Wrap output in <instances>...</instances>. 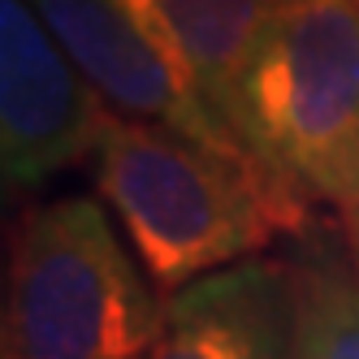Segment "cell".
Returning <instances> with one entry per match:
<instances>
[{"label": "cell", "instance_id": "5b68a950", "mask_svg": "<svg viewBox=\"0 0 359 359\" xmlns=\"http://www.w3.org/2000/svg\"><path fill=\"white\" fill-rule=\"evenodd\" d=\"M31 9L117 117L169 126L208 147L251 156L247 143L208 109L195 83L117 0H31Z\"/></svg>", "mask_w": 359, "mask_h": 359}, {"label": "cell", "instance_id": "6da1fadb", "mask_svg": "<svg viewBox=\"0 0 359 359\" xmlns=\"http://www.w3.org/2000/svg\"><path fill=\"white\" fill-rule=\"evenodd\" d=\"M91 165L100 199L165 299L307 234L316 208L260 161L130 117H113Z\"/></svg>", "mask_w": 359, "mask_h": 359}, {"label": "cell", "instance_id": "277c9868", "mask_svg": "<svg viewBox=\"0 0 359 359\" xmlns=\"http://www.w3.org/2000/svg\"><path fill=\"white\" fill-rule=\"evenodd\" d=\"M113 109L69 61L31 0H0V173L5 191H35L95 161Z\"/></svg>", "mask_w": 359, "mask_h": 359}, {"label": "cell", "instance_id": "ba28073f", "mask_svg": "<svg viewBox=\"0 0 359 359\" xmlns=\"http://www.w3.org/2000/svg\"><path fill=\"white\" fill-rule=\"evenodd\" d=\"M299 359H359V273L342 251H307L290 264Z\"/></svg>", "mask_w": 359, "mask_h": 359}, {"label": "cell", "instance_id": "7a4b0ae2", "mask_svg": "<svg viewBox=\"0 0 359 359\" xmlns=\"http://www.w3.org/2000/svg\"><path fill=\"white\" fill-rule=\"evenodd\" d=\"M169 299L100 199L65 195L22 217L5 277V359H147Z\"/></svg>", "mask_w": 359, "mask_h": 359}, {"label": "cell", "instance_id": "52a82bcc", "mask_svg": "<svg viewBox=\"0 0 359 359\" xmlns=\"http://www.w3.org/2000/svg\"><path fill=\"white\" fill-rule=\"evenodd\" d=\"M117 5L165 48L169 61L208 100V109L234 130L238 83L281 0H117Z\"/></svg>", "mask_w": 359, "mask_h": 359}, {"label": "cell", "instance_id": "3957f363", "mask_svg": "<svg viewBox=\"0 0 359 359\" xmlns=\"http://www.w3.org/2000/svg\"><path fill=\"white\" fill-rule=\"evenodd\" d=\"M234 130L312 203L359 208V0H281L238 83Z\"/></svg>", "mask_w": 359, "mask_h": 359}, {"label": "cell", "instance_id": "8992f818", "mask_svg": "<svg viewBox=\"0 0 359 359\" xmlns=\"http://www.w3.org/2000/svg\"><path fill=\"white\" fill-rule=\"evenodd\" d=\"M147 359H299L290 264L260 255L169 294Z\"/></svg>", "mask_w": 359, "mask_h": 359}, {"label": "cell", "instance_id": "9c48e42d", "mask_svg": "<svg viewBox=\"0 0 359 359\" xmlns=\"http://www.w3.org/2000/svg\"><path fill=\"white\" fill-rule=\"evenodd\" d=\"M338 229H342V251L351 255V264H355V273H359V208L355 212H346V217H338Z\"/></svg>", "mask_w": 359, "mask_h": 359}]
</instances>
